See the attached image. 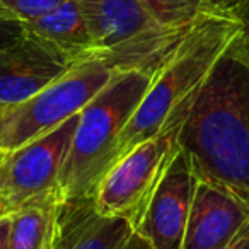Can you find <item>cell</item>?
<instances>
[{
    "label": "cell",
    "mask_w": 249,
    "mask_h": 249,
    "mask_svg": "<svg viewBox=\"0 0 249 249\" xmlns=\"http://www.w3.org/2000/svg\"><path fill=\"white\" fill-rule=\"evenodd\" d=\"M65 0H0V12L7 18L28 24L52 12Z\"/></svg>",
    "instance_id": "cell-15"
},
{
    "label": "cell",
    "mask_w": 249,
    "mask_h": 249,
    "mask_svg": "<svg viewBox=\"0 0 249 249\" xmlns=\"http://www.w3.org/2000/svg\"><path fill=\"white\" fill-rule=\"evenodd\" d=\"M241 33L231 14L201 12L174 52L156 70L118 137L116 160L140 142L184 123L213 67Z\"/></svg>",
    "instance_id": "cell-2"
},
{
    "label": "cell",
    "mask_w": 249,
    "mask_h": 249,
    "mask_svg": "<svg viewBox=\"0 0 249 249\" xmlns=\"http://www.w3.org/2000/svg\"><path fill=\"white\" fill-rule=\"evenodd\" d=\"M242 0H201V12L215 14H232Z\"/></svg>",
    "instance_id": "cell-18"
},
{
    "label": "cell",
    "mask_w": 249,
    "mask_h": 249,
    "mask_svg": "<svg viewBox=\"0 0 249 249\" xmlns=\"http://www.w3.org/2000/svg\"><path fill=\"white\" fill-rule=\"evenodd\" d=\"M92 56L120 72L157 70L191 28L159 24L140 0H79Z\"/></svg>",
    "instance_id": "cell-4"
},
{
    "label": "cell",
    "mask_w": 249,
    "mask_h": 249,
    "mask_svg": "<svg viewBox=\"0 0 249 249\" xmlns=\"http://www.w3.org/2000/svg\"><path fill=\"white\" fill-rule=\"evenodd\" d=\"M26 36V28L22 22L14 21L0 12V50L18 43Z\"/></svg>",
    "instance_id": "cell-16"
},
{
    "label": "cell",
    "mask_w": 249,
    "mask_h": 249,
    "mask_svg": "<svg viewBox=\"0 0 249 249\" xmlns=\"http://www.w3.org/2000/svg\"><path fill=\"white\" fill-rule=\"evenodd\" d=\"M7 215H11V212H9L7 205H5V201L2 200V196H0V220L4 217H7Z\"/></svg>",
    "instance_id": "cell-21"
},
{
    "label": "cell",
    "mask_w": 249,
    "mask_h": 249,
    "mask_svg": "<svg viewBox=\"0 0 249 249\" xmlns=\"http://www.w3.org/2000/svg\"><path fill=\"white\" fill-rule=\"evenodd\" d=\"M118 72L99 60L73 63L38 94L5 111L0 152L31 142L79 114Z\"/></svg>",
    "instance_id": "cell-5"
},
{
    "label": "cell",
    "mask_w": 249,
    "mask_h": 249,
    "mask_svg": "<svg viewBox=\"0 0 249 249\" xmlns=\"http://www.w3.org/2000/svg\"><path fill=\"white\" fill-rule=\"evenodd\" d=\"M4 116H5V109L0 107V135H2V126H4Z\"/></svg>",
    "instance_id": "cell-22"
},
{
    "label": "cell",
    "mask_w": 249,
    "mask_h": 249,
    "mask_svg": "<svg viewBox=\"0 0 249 249\" xmlns=\"http://www.w3.org/2000/svg\"><path fill=\"white\" fill-rule=\"evenodd\" d=\"M72 65L55 46L26 33L18 43L0 50V107L9 111L22 104Z\"/></svg>",
    "instance_id": "cell-9"
},
{
    "label": "cell",
    "mask_w": 249,
    "mask_h": 249,
    "mask_svg": "<svg viewBox=\"0 0 249 249\" xmlns=\"http://www.w3.org/2000/svg\"><path fill=\"white\" fill-rule=\"evenodd\" d=\"M52 249H152L121 217L103 215L92 196L60 200L55 212Z\"/></svg>",
    "instance_id": "cell-8"
},
{
    "label": "cell",
    "mask_w": 249,
    "mask_h": 249,
    "mask_svg": "<svg viewBox=\"0 0 249 249\" xmlns=\"http://www.w3.org/2000/svg\"><path fill=\"white\" fill-rule=\"evenodd\" d=\"M26 33L55 46L72 63L90 60L92 39L79 0H65L43 18L24 24Z\"/></svg>",
    "instance_id": "cell-12"
},
{
    "label": "cell",
    "mask_w": 249,
    "mask_h": 249,
    "mask_svg": "<svg viewBox=\"0 0 249 249\" xmlns=\"http://www.w3.org/2000/svg\"><path fill=\"white\" fill-rule=\"evenodd\" d=\"M178 140L198 181L249 207V56L239 36L203 84Z\"/></svg>",
    "instance_id": "cell-1"
},
{
    "label": "cell",
    "mask_w": 249,
    "mask_h": 249,
    "mask_svg": "<svg viewBox=\"0 0 249 249\" xmlns=\"http://www.w3.org/2000/svg\"><path fill=\"white\" fill-rule=\"evenodd\" d=\"M181 124L140 142L111 166L92 195L99 213L121 217L139 227L173 160L181 152Z\"/></svg>",
    "instance_id": "cell-6"
},
{
    "label": "cell",
    "mask_w": 249,
    "mask_h": 249,
    "mask_svg": "<svg viewBox=\"0 0 249 249\" xmlns=\"http://www.w3.org/2000/svg\"><path fill=\"white\" fill-rule=\"evenodd\" d=\"M217 249H249V218L242 224V227Z\"/></svg>",
    "instance_id": "cell-19"
},
{
    "label": "cell",
    "mask_w": 249,
    "mask_h": 249,
    "mask_svg": "<svg viewBox=\"0 0 249 249\" xmlns=\"http://www.w3.org/2000/svg\"><path fill=\"white\" fill-rule=\"evenodd\" d=\"M77 121L79 114L31 142L0 152V196L11 213L35 198L56 193Z\"/></svg>",
    "instance_id": "cell-7"
},
{
    "label": "cell",
    "mask_w": 249,
    "mask_h": 249,
    "mask_svg": "<svg viewBox=\"0 0 249 249\" xmlns=\"http://www.w3.org/2000/svg\"><path fill=\"white\" fill-rule=\"evenodd\" d=\"M159 24L166 28L186 29L201 14V0H140Z\"/></svg>",
    "instance_id": "cell-14"
},
{
    "label": "cell",
    "mask_w": 249,
    "mask_h": 249,
    "mask_svg": "<svg viewBox=\"0 0 249 249\" xmlns=\"http://www.w3.org/2000/svg\"><path fill=\"white\" fill-rule=\"evenodd\" d=\"M198 179L179 152L160 181L137 232L152 249H183L191 201Z\"/></svg>",
    "instance_id": "cell-10"
},
{
    "label": "cell",
    "mask_w": 249,
    "mask_h": 249,
    "mask_svg": "<svg viewBox=\"0 0 249 249\" xmlns=\"http://www.w3.org/2000/svg\"><path fill=\"white\" fill-rule=\"evenodd\" d=\"M9 235H11V215L0 220V249H9Z\"/></svg>",
    "instance_id": "cell-20"
},
{
    "label": "cell",
    "mask_w": 249,
    "mask_h": 249,
    "mask_svg": "<svg viewBox=\"0 0 249 249\" xmlns=\"http://www.w3.org/2000/svg\"><path fill=\"white\" fill-rule=\"evenodd\" d=\"M231 16H234V18L237 19L239 26H241V35H239V38H241L242 46H244L246 53H248V56H249V0H242L241 4L234 9V12H232Z\"/></svg>",
    "instance_id": "cell-17"
},
{
    "label": "cell",
    "mask_w": 249,
    "mask_h": 249,
    "mask_svg": "<svg viewBox=\"0 0 249 249\" xmlns=\"http://www.w3.org/2000/svg\"><path fill=\"white\" fill-rule=\"evenodd\" d=\"M58 195L48 193L11 213L9 249H52Z\"/></svg>",
    "instance_id": "cell-13"
},
{
    "label": "cell",
    "mask_w": 249,
    "mask_h": 249,
    "mask_svg": "<svg viewBox=\"0 0 249 249\" xmlns=\"http://www.w3.org/2000/svg\"><path fill=\"white\" fill-rule=\"evenodd\" d=\"M156 70L118 72L79 113L69 154L58 178L60 200L92 196L116 162L118 137L145 94Z\"/></svg>",
    "instance_id": "cell-3"
},
{
    "label": "cell",
    "mask_w": 249,
    "mask_h": 249,
    "mask_svg": "<svg viewBox=\"0 0 249 249\" xmlns=\"http://www.w3.org/2000/svg\"><path fill=\"white\" fill-rule=\"evenodd\" d=\"M249 218V207L234 196L198 181L191 201L183 249H217Z\"/></svg>",
    "instance_id": "cell-11"
}]
</instances>
